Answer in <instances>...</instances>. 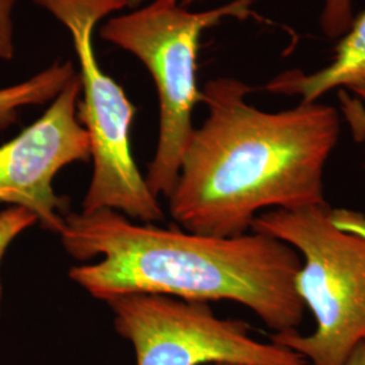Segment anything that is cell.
I'll return each instance as SVG.
<instances>
[{
	"mask_svg": "<svg viewBox=\"0 0 365 365\" xmlns=\"http://www.w3.org/2000/svg\"><path fill=\"white\" fill-rule=\"evenodd\" d=\"M253 87L233 78L209 81L207 107L194 130L170 200V217L196 235H245L265 209L327 203L324 178L339 143V111L319 102L264 111L247 101Z\"/></svg>",
	"mask_w": 365,
	"mask_h": 365,
	"instance_id": "obj_1",
	"label": "cell"
},
{
	"mask_svg": "<svg viewBox=\"0 0 365 365\" xmlns=\"http://www.w3.org/2000/svg\"><path fill=\"white\" fill-rule=\"evenodd\" d=\"M69 256L86 264L69 277L91 297L155 294L184 300H233L274 333L298 330L304 303L297 291L300 255L272 235H196L138 225L119 211L68 212L60 232Z\"/></svg>",
	"mask_w": 365,
	"mask_h": 365,
	"instance_id": "obj_2",
	"label": "cell"
},
{
	"mask_svg": "<svg viewBox=\"0 0 365 365\" xmlns=\"http://www.w3.org/2000/svg\"><path fill=\"white\" fill-rule=\"evenodd\" d=\"M253 232L272 235L303 257L297 291L317 327L274 333L271 342L299 353L310 365H346L365 341V217L327 203L261 212Z\"/></svg>",
	"mask_w": 365,
	"mask_h": 365,
	"instance_id": "obj_3",
	"label": "cell"
},
{
	"mask_svg": "<svg viewBox=\"0 0 365 365\" xmlns=\"http://www.w3.org/2000/svg\"><path fill=\"white\" fill-rule=\"evenodd\" d=\"M255 0H232L206 11H190L179 0H152L108 18L101 38L135 56L155 81L160 105L156 153L145 180L153 195L170 197L194 134L192 115L202 102L196 58L202 34L226 18L253 16Z\"/></svg>",
	"mask_w": 365,
	"mask_h": 365,
	"instance_id": "obj_4",
	"label": "cell"
},
{
	"mask_svg": "<svg viewBox=\"0 0 365 365\" xmlns=\"http://www.w3.org/2000/svg\"><path fill=\"white\" fill-rule=\"evenodd\" d=\"M33 1L69 31L80 66L78 119L88 134L93 164L81 212L110 209L145 223L163 221L161 205L131 155L135 107L123 88L102 69L93 43L96 26L110 14L129 7L128 0Z\"/></svg>",
	"mask_w": 365,
	"mask_h": 365,
	"instance_id": "obj_5",
	"label": "cell"
},
{
	"mask_svg": "<svg viewBox=\"0 0 365 365\" xmlns=\"http://www.w3.org/2000/svg\"><path fill=\"white\" fill-rule=\"evenodd\" d=\"M105 302L118 334L133 345L137 365H309L299 353L253 339L247 322L217 317L207 302L155 294Z\"/></svg>",
	"mask_w": 365,
	"mask_h": 365,
	"instance_id": "obj_6",
	"label": "cell"
},
{
	"mask_svg": "<svg viewBox=\"0 0 365 365\" xmlns=\"http://www.w3.org/2000/svg\"><path fill=\"white\" fill-rule=\"evenodd\" d=\"M80 80L69 78L34 123L0 146V202L33 212L39 225L60 235L68 214L66 197L53 188L66 165L91 158L90 138L78 119Z\"/></svg>",
	"mask_w": 365,
	"mask_h": 365,
	"instance_id": "obj_7",
	"label": "cell"
},
{
	"mask_svg": "<svg viewBox=\"0 0 365 365\" xmlns=\"http://www.w3.org/2000/svg\"><path fill=\"white\" fill-rule=\"evenodd\" d=\"M365 84V10L354 16L351 29L339 38L336 54L327 66L312 73L289 69L274 76L265 91L284 96H299L300 102L313 103L336 88Z\"/></svg>",
	"mask_w": 365,
	"mask_h": 365,
	"instance_id": "obj_8",
	"label": "cell"
},
{
	"mask_svg": "<svg viewBox=\"0 0 365 365\" xmlns=\"http://www.w3.org/2000/svg\"><path fill=\"white\" fill-rule=\"evenodd\" d=\"M75 73L71 61L54 63L24 83L0 88V128L14 122L19 108L53 101Z\"/></svg>",
	"mask_w": 365,
	"mask_h": 365,
	"instance_id": "obj_9",
	"label": "cell"
},
{
	"mask_svg": "<svg viewBox=\"0 0 365 365\" xmlns=\"http://www.w3.org/2000/svg\"><path fill=\"white\" fill-rule=\"evenodd\" d=\"M356 0H324L319 25L327 38L339 39L352 26Z\"/></svg>",
	"mask_w": 365,
	"mask_h": 365,
	"instance_id": "obj_10",
	"label": "cell"
},
{
	"mask_svg": "<svg viewBox=\"0 0 365 365\" xmlns=\"http://www.w3.org/2000/svg\"><path fill=\"white\" fill-rule=\"evenodd\" d=\"M37 223V218L33 212L24 207L10 206L9 209L0 211V264L11 245L14 240ZM1 299H3V286L0 279V312H1Z\"/></svg>",
	"mask_w": 365,
	"mask_h": 365,
	"instance_id": "obj_11",
	"label": "cell"
},
{
	"mask_svg": "<svg viewBox=\"0 0 365 365\" xmlns=\"http://www.w3.org/2000/svg\"><path fill=\"white\" fill-rule=\"evenodd\" d=\"M19 0H0V58L11 60L14 46L13 13Z\"/></svg>",
	"mask_w": 365,
	"mask_h": 365,
	"instance_id": "obj_12",
	"label": "cell"
},
{
	"mask_svg": "<svg viewBox=\"0 0 365 365\" xmlns=\"http://www.w3.org/2000/svg\"><path fill=\"white\" fill-rule=\"evenodd\" d=\"M346 365H365V341L353 351Z\"/></svg>",
	"mask_w": 365,
	"mask_h": 365,
	"instance_id": "obj_13",
	"label": "cell"
},
{
	"mask_svg": "<svg viewBox=\"0 0 365 365\" xmlns=\"http://www.w3.org/2000/svg\"><path fill=\"white\" fill-rule=\"evenodd\" d=\"M145 1H146V0H128V4H129V9L134 10L135 7L141 6ZM195 1L196 0H179L180 6H182V7H190V6H191L192 3H195Z\"/></svg>",
	"mask_w": 365,
	"mask_h": 365,
	"instance_id": "obj_14",
	"label": "cell"
},
{
	"mask_svg": "<svg viewBox=\"0 0 365 365\" xmlns=\"http://www.w3.org/2000/svg\"><path fill=\"white\" fill-rule=\"evenodd\" d=\"M349 90L356 95V98H359V99H361V101H364L365 102V84L356 86V87H352V88H349Z\"/></svg>",
	"mask_w": 365,
	"mask_h": 365,
	"instance_id": "obj_15",
	"label": "cell"
},
{
	"mask_svg": "<svg viewBox=\"0 0 365 365\" xmlns=\"http://www.w3.org/2000/svg\"><path fill=\"white\" fill-rule=\"evenodd\" d=\"M214 365H240V364H230V363H218V364Z\"/></svg>",
	"mask_w": 365,
	"mask_h": 365,
	"instance_id": "obj_16",
	"label": "cell"
}]
</instances>
